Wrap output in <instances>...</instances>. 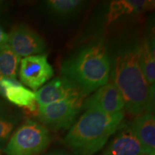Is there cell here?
I'll use <instances>...</instances> for the list:
<instances>
[{"instance_id":"obj_1","label":"cell","mask_w":155,"mask_h":155,"mask_svg":"<svg viewBox=\"0 0 155 155\" xmlns=\"http://www.w3.org/2000/svg\"><path fill=\"white\" fill-rule=\"evenodd\" d=\"M139 45L133 44L120 49L110 73L123 97L124 108L137 116L152 113L154 106V86L149 84L139 65Z\"/></svg>"},{"instance_id":"obj_2","label":"cell","mask_w":155,"mask_h":155,"mask_svg":"<svg viewBox=\"0 0 155 155\" xmlns=\"http://www.w3.org/2000/svg\"><path fill=\"white\" fill-rule=\"evenodd\" d=\"M111 61L101 40L78 50L62 63L63 76L71 80L86 96L108 82Z\"/></svg>"},{"instance_id":"obj_3","label":"cell","mask_w":155,"mask_h":155,"mask_svg":"<svg viewBox=\"0 0 155 155\" xmlns=\"http://www.w3.org/2000/svg\"><path fill=\"white\" fill-rule=\"evenodd\" d=\"M124 118L123 111L106 114L87 109L71 127L64 142L75 154L94 155L119 130Z\"/></svg>"},{"instance_id":"obj_4","label":"cell","mask_w":155,"mask_h":155,"mask_svg":"<svg viewBox=\"0 0 155 155\" xmlns=\"http://www.w3.org/2000/svg\"><path fill=\"white\" fill-rule=\"evenodd\" d=\"M50 141L48 128L28 119L12 135L5 153L7 155H38L48 148Z\"/></svg>"},{"instance_id":"obj_5","label":"cell","mask_w":155,"mask_h":155,"mask_svg":"<svg viewBox=\"0 0 155 155\" xmlns=\"http://www.w3.org/2000/svg\"><path fill=\"white\" fill-rule=\"evenodd\" d=\"M83 96L73 97L38 107L40 121L46 128L54 131L67 129L71 127L83 108Z\"/></svg>"},{"instance_id":"obj_6","label":"cell","mask_w":155,"mask_h":155,"mask_svg":"<svg viewBox=\"0 0 155 155\" xmlns=\"http://www.w3.org/2000/svg\"><path fill=\"white\" fill-rule=\"evenodd\" d=\"M54 70L45 54L31 55L21 59L19 78L23 84L35 91L39 90L53 76Z\"/></svg>"},{"instance_id":"obj_7","label":"cell","mask_w":155,"mask_h":155,"mask_svg":"<svg viewBox=\"0 0 155 155\" xmlns=\"http://www.w3.org/2000/svg\"><path fill=\"white\" fill-rule=\"evenodd\" d=\"M7 45L20 58L42 54L46 47L43 39L25 25H17L8 34Z\"/></svg>"},{"instance_id":"obj_8","label":"cell","mask_w":155,"mask_h":155,"mask_svg":"<svg viewBox=\"0 0 155 155\" xmlns=\"http://www.w3.org/2000/svg\"><path fill=\"white\" fill-rule=\"evenodd\" d=\"M85 109H95L106 114H116L124 108V102L121 92L112 82L97 89L92 96L83 103Z\"/></svg>"},{"instance_id":"obj_9","label":"cell","mask_w":155,"mask_h":155,"mask_svg":"<svg viewBox=\"0 0 155 155\" xmlns=\"http://www.w3.org/2000/svg\"><path fill=\"white\" fill-rule=\"evenodd\" d=\"M35 93L38 107L73 97H84L74 83L64 76L53 79Z\"/></svg>"},{"instance_id":"obj_10","label":"cell","mask_w":155,"mask_h":155,"mask_svg":"<svg viewBox=\"0 0 155 155\" xmlns=\"http://www.w3.org/2000/svg\"><path fill=\"white\" fill-rule=\"evenodd\" d=\"M0 95L19 107L32 112L37 110L35 93L25 87L16 78L0 75Z\"/></svg>"},{"instance_id":"obj_11","label":"cell","mask_w":155,"mask_h":155,"mask_svg":"<svg viewBox=\"0 0 155 155\" xmlns=\"http://www.w3.org/2000/svg\"><path fill=\"white\" fill-rule=\"evenodd\" d=\"M101 155H145L130 125L121 126L119 132Z\"/></svg>"},{"instance_id":"obj_12","label":"cell","mask_w":155,"mask_h":155,"mask_svg":"<svg viewBox=\"0 0 155 155\" xmlns=\"http://www.w3.org/2000/svg\"><path fill=\"white\" fill-rule=\"evenodd\" d=\"M145 155L155 154V119L152 113L139 115L130 124Z\"/></svg>"},{"instance_id":"obj_13","label":"cell","mask_w":155,"mask_h":155,"mask_svg":"<svg viewBox=\"0 0 155 155\" xmlns=\"http://www.w3.org/2000/svg\"><path fill=\"white\" fill-rule=\"evenodd\" d=\"M155 50L153 40L145 39L139 45V63L145 78L150 86L155 82Z\"/></svg>"},{"instance_id":"obj_14","label":"cell","mask_w":155,"mask_h":155,"mask_svg":"<svg viewBox=\"0 0 155 155\" xmlns=\"http://www.w3.org/2000/svg\"><path fill=\"white\" fill-rule=\"evenodd\" d=\"M151 1H116L111 4L108 13V22H111L124 15L141 13L152 7Z\"/></svg>"},{"instance_id":"obj_15","label":"cell","mask_w":155,"mask_h":155,"mask_svg":"<svg viewBox=\"0 0 155 155\" xmlns=\"http://www.w3.org/2000/svg\"><path fill=\"white\" fill-rule=\"evenodd\" d=\"M21 58L7 44L0 45V75L16 78Z\"/></svg>"},{"instance_id":"obj_16","label":"cell","mask_w":155,"mask_h":155,"mask_svg":"<svg viewBox=\"0 0 155 155\" xmlns=\"http://www.w3.org/2000/svg\"><path fill=\"white\" fill-rule=\"evenodd\" d=\"M85 2L81 0H49L45 2L50 13L59 17H68L79 12Z\"/></svg>"},{"instance_id":"obj_17","label":"cell","mask_w":155,"mask_h":155,"mask_svg":"<svg viewBox=\"0 0 155 155\" xmlns=\"http://www.w3.org/2000/svg\"><path fill=\"white\" fill-rule=\"evenodd\" d=\"M20 119L17 114L0 111V150L7 145Z\"/></svg>"},{"instance_id":"obj_18","label":"cell","mask_w":155,"mask_h":155,"mask_svg":"<svg viewBox=\"0 0 155 155\" xmlns=\"http://www.w3.org/2000/svg\"><path fill=\"white\" fill-rule=\"evenodd\" d=\"M8 34H7L3 30L0 28V45L7 44Z\"/></svg>"},{"instance_id":"obj_19","label":"cell","mask_w":155,"mask_h":155,"mask_svg":"<svg viewBox=\"0 0 155 155\" xmlns=\"http://www.w3.org/2000/svg\"><path fill=\"white\" fill-rule=\"evenodd\" d=\"M45 155H72L70 153H68L65 151L58 150V151H54V152H51Z\"/></svg>"},{"instance_id":"obj_20","label":"cell","mask_w":155,"mask_h":155,"mask_svg":"<svg viewBox=\"0 0 155 155\" xmlns=\"http://www.w3.org/2000/svg\"><path fill=\"white\" fill-rule=\"evenodd\" d=\"M2 1H0V7H1V5H2Z\"/></svg>"}]
</instances>
